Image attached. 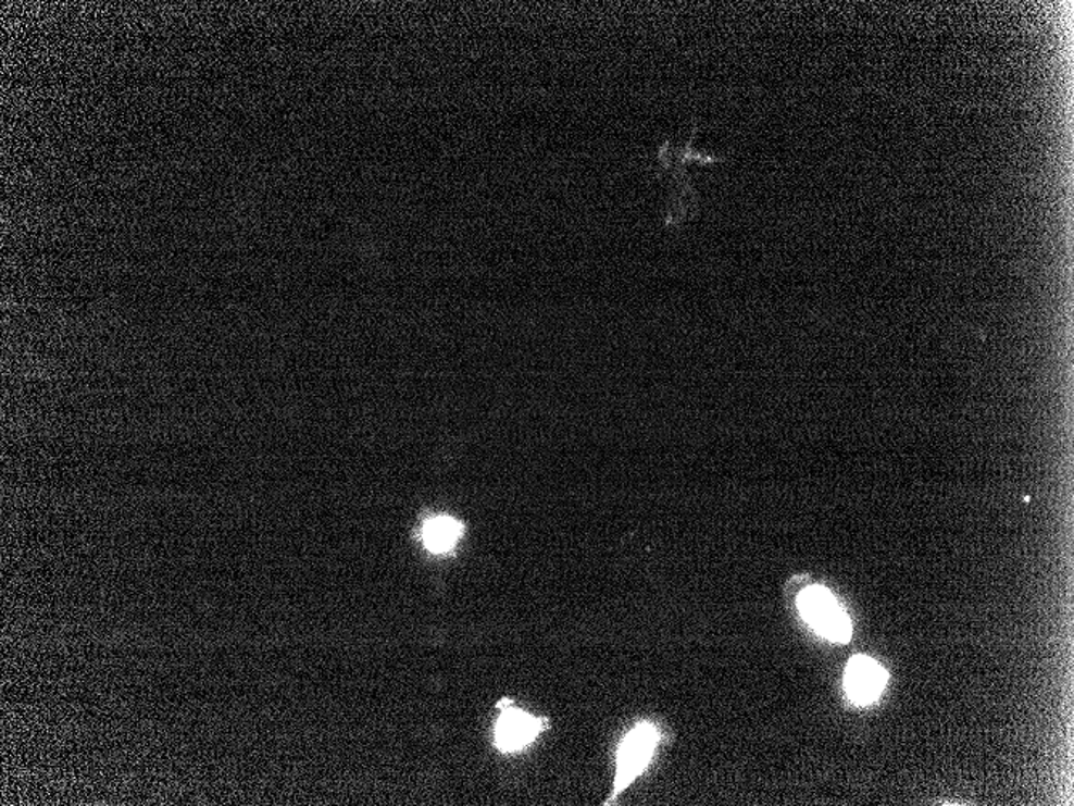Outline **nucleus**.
Here are the masks:
<instances>
[{
  "mask_svg": "<svg viewBox=\"0 0 1074 806\" xmlns=\"http://www.w3.org/2000/svg\"><path fill=\"white\" fill-rule=\"evenodd\" d=\"M697 131H698L697 129V124L694 123V131H691V137L689 139V142H687V146L686 147H683V149H679V152H676L677 153V160H676L677 163H679L680 166H684V168H686L687 164H690V163H700V164L724 163V161H726V158H717V157H711V154L700 153V152H697V150H695L694 147H691V144H694L695 134H697Z\"/></svg>",
  "mask_w": 1074,
  "mask_h": 806,
  "instance_id": "nucleus-6",
  "label": "nucleus"
},
{
  "mask_svg": "<svg viewBox=\"0 0 1074 806\" xmlns=\"http://www.w3.org/2000/svg\"><path fill=\"white\" fill-rule=\"evenodd\" d=\"M886 683V673L867 657H854L846 670V687L852 700L869 704L875 700Z\"/></svg>",
  "mask_w": 1074,
  "mask_h": 806,
  "instance_id": "nucleus-4",
  "label": "nucleus"
},
{
  "mask_svg": "<svg viewBox=\"0 0 1074 806\" xmlns=\"http://www.w3.org/2000/svg\"><path fill=\"white\" fill-rule=\"evenodd\" d=\"M798 607L801 613L819 633L837 643H846L851 636V623L844 610L837 606L831 591L811 586L800 594Z\"/></svg>",
  "mask_w": 1074,
  "mask_h": 806,
  "instance_id": "nucleus-1",
  "label": "nucleus"
},
{
  "mask_svg": "<svg viewBox=\"0 0 1074 806\" xmlns=\"http://www.w3.org/2000/svg\"><path fill=\"white\" fill-rule=\"evenodd\" d=\"M658 744V732L649 723L637 724L621 744L617 752L616 779H614L613 797L633 784L653 757ZM612 797V798H613ZM610 798V801H612ZM609 801V802H610Z\"/></svg>",
  "mask_w": 1074,
  "mask_h": 806,
  "instance_id": "nucleus-2",
  "label": "nucleus"
},
{
  "mask_svg": "<svg viewBox=\"0 0 1074 806\" xmlns=\"http://www.w3.org/2000/svg\"><path fill=\"white\" fill-rule=\"evenodd\" d=\"M462 525L452 517H436L423 526L422 540L426 549L445 554L458 544L462 536Z\"/></svg>",
  "mask_w": 1074,
  "mask_h": 806,
  "instance_id": "nucleus-5",
  "label": "nucleus"
},
{
  "mask_svg": "<svg viewBox=\"0 0 1074 806\" xmlns=\"http://www.w3.org/2000/svg\"><path fill=\"white\" fill-rule=\"evenodd\" d=\"M540 730L542 723L539 718L532 717L519 708H507L496 724V745L502 752L522 751L529 742L535 741Z\"/></svg>",
  "mask_w": 1074,
  "mask_h": 806,
  "instance_id": "nucleus-3",
  "label": "nucleus"
}]
</instances>
